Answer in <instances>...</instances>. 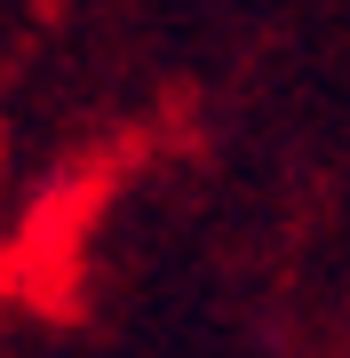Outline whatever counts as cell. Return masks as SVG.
I'll list each match as a JSON object with an SVG mask.
<instances>
[]
</instances>
